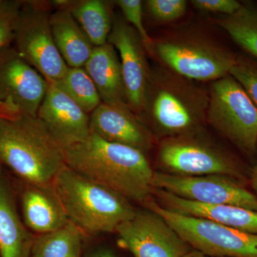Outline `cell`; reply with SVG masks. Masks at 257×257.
Masks as SVG:
<instances>
[{"instance_id": "obj_1", "label": "cell", "mask_w": 257, "mask_h": 257, "mask_svg": "<svg viewBox=\"0 0 257 257\" xmlns=\"http://www.w3.org/2000/svg\"><path fill=\"white\" fill-rule=\"evenodd\" d=\"M65 165L128 201L144 205L153 198V170L144 152L109 143L94 133L64 149Z\"/></svg>"}, {"instance_id": "obj_2", "label": "cell", "mask_w": 257, "mask_h": 257, "mask_svg": "<svg viewBox=\"0 0 257 257\" xmlns=\"http://www.w3.org/2000/svg\"><path fill=\"white\" fill-rule=\"evenodd\" d=\"M209 92L163 66L152 69L145 117L152 133L163 139L200 133L207 122Z\"/></svg>"}, {"instance_id": "obj_3", "label": "cell", "mask_w": 257, "mask_h": 257, "mask_svg": "<svg viewBox=\"0 0 257 257\" xmlns=\"http://www.w3.org/2000/svg\"><path fill=\"white\" fill-rule=\"evenodd\" d=\"M0 162L30 185H47L65 166L64 149L37 116H0Z\"/></svg>"}, {"instance_id": "obj_4", "label": "cell", "mask_w": 257, "mask_h": 257, "mask_svg": "<svg viewBox=\"0 0 257 257\" xmlns=\"http://www.w3.org/2000/svg\"><path fill=\"white\" fill-rule=\"evenodd\" d=\"M51 184L67 219L82 232H115L120 224L136 214L126 198L66 165Z\"/></svg>"}, {"instance_id": "obj_5", "label": "cell", "mask_w": 257, "mask_h": 257, "mask_svg": "<svg viewBox=\"0 0 257 257\" xmlns=\"http://www.w3.org/2000/svg\"><path fill=\"white\" fill-rule=\"evenodd\" d=\"M151 55L161 65L194 82H212L229 75L237 57L212 40L192 34L153 40Z\"/></svg>"}, {"instance_id": "obj_6", "label": "cell", "mask_w": 257, "mask_h": 257, "mask_svg": "<svg viewBox=\"0 0 257 257\" xmlns=\"http://www.w3.org/2000/svg\"><path fill=\"white\" fill-rule=\"evenodd\" d=\"M207 122L244 155H256L257 107L229 74L211 82Z\"/></svg>"}, {"instance_id": "obj_7", "label": "cell", "mask_w": 257, "mask_h": 257, "mask_svg": "<svg viewBox=\"0 0 257 257\" xmlns=\"http://www.w3.org/2000/svg\"><path fill=\"white\" fill-rule=\"evenodd\" d=\"M162 216L196 251L211 257H257V234L203 218L182 215L161 207L152 198L144 204Z\"/></svg>"}, {"instance_id": "obj_8", "label": "cell", "mask_w": 257, "mask_h": 257, "mask_svg": "<svg viewBox=\"0 0 257 257\" xmlns=\"http://www.w3.org/2000/svg\"><path fill=\"white\" fill-rule=\"evenodd\" d=\"M15 29V48L48 83L58 82L69 67L61 56L52 35V3L25 2Z\"/></svg>"}, {"instance_id": "obj_9", "label": "cell", "mask_w": 257, "mask_h": 257, "mask_svg": "<svg viewBox=\"0 0 257 257\" xmlns=\"http://www.w3.org/2000/svg\"><path fill=\"white\" fill-rule=\"evenodd\" d=\"M198 134L163 139L157 155L160 172L183 177H241V169L234 157L210 142L198 138Z\"/></svg>"}, {"instance_id": "obj_10", "label": "cell", "mask_w": 257, "mask_h": 257, "mask_svg": "<svg viewBox=\"0 0 257 257\" xmlns=\"http://www.w3.org/2000/svg\"><path fill=\"white\" fill-rule=\"evenodd\" d=\"M49 83L15 47L0 50V107L5 117L37 116Z\"/></svg>"}, {"instance_id": "obj_11", "label": "cell", "mask_w": 257, "mask_h": 257, "mask_svg": "<svg viewBox=\"0 0 257 257\" xmlns=\"http://www.w3.org/2000/svg\"><path fill=\"white\" fill-rule=\"evenodd\" d=\"M152 187L206 205H234L257 211L253 193L228 176L183 177L155 171Z\"/></svg>"}, {"instance_id": "obj_12", "label": "cell", "mask_w": 257, "mask_h": 257, "mask_svg": "<svg viewBox=\"0 0 257 257\" xmlns=\"http://www.w3.org/2000/svg\"><path fill=\"white\" fill-rule=\"evenodd\" d=\"M119 243L135 257H184L191 251L162 216L155 211H137L116 228Z\"/></svg>"}, {"instance_id": "obj_13", "label": "cell", "mask_w": 257, "mask_h": 257, "mask_svg": "<svg viewBox=\"0 0 257 257\" xmlns=\"http://www.w3.org/2000/svg\"><path fill=\"white\" fill-rule=\"evenodd\" d=\"M107 42L119 52L126 100L138 116L143 110L152 72L146 50L138 32L121 19L113 24Z\"/></svg>"}, {"instance_id": "obj_14", "label": "cell", "mask_w": 257, "mask_h": 257, "mask_svg": "<svg viewBox=\"0 0 257 257\" xmlns=\"http://www.w3.org/2000/svg\"><path fill=\"white\" fill-rule=\"evenodd\" d=\"M37 117L64 150L82 143L91 133L90 116L52 83H49Z\"/></svg>"}, {"instance_id": "obj_15", "label": "cell", "mask_w": 257, "mask_h": 257, "mask_svg": "<svg viewBox=\"0 0 257 257\" xmlns=\"http://www.w3.org/2000/svg\"><path fill=\"white\" fill-rule=\"evenodd\" d=\"M90 131L109 143L119 144L146 153L153 145L154 135L130 109L101 103L91 113Z\"/></svg>"}, {"instance_id": "obj_16", "label": "cell", "mask_w": 257, "mask_h": 257, "mask_svg": "<svg viewBox=\"0 0 257 257\" xmlns=\"http://www.w3.org/2000/svg\"><path fill=\"white\" fill-rule=\"evenodd\" d=\"M152 196L161 207L167 210L209 219L243 232L257 234V211L234 205H206L160 189L154 188Z\"/></svg>"}, {"instance_id": "obj_17", "label": "cell", "mask_w": 257, "mask_h": 257, "mask_svg": "<svg viewBox=\"0 0 257 257\" xmlns=\"http://www.w3.org/2000/svg\"><path fill=\"white\" fill-rule=\"evenodd\" d=\"M84 69L95 84L102 103L130 109L120 60L116 49L111 44L107 42L101 46L94 47Z\"/></svg>"}, {"instance_id": "obj_18", "label": "cell", "mask_w": 257, "mask_h": 257, "mask_svg": "<svg viewBox=\"0 0 257 257\" xmlns=\"http://www.w3.org/2000/svg\"><path fill=\"white\" fill-rule=\"evenodd\" d=\"M29 185L23 193L22 205L24 220L30 229L44 234L68 224L69 221L52 184Z\"/></svg>"}, {"instance_id": "obj_19", "label": "cell", "mask_w": 257, "mask_h": 257, "mask_svg": "<svg viewBox=\"0 0 257 257\" xmlns=\"http://www.w3.org/2000/svg\"><path fill=\"white\" fill-rule=\"evenodd\" d=\"M52 35L57 49L69 67H84L94 46L68 9L50 15Z\"/></svg>"}, {"instance_id": "obj_20", "label": "cell", "mask_w": 257, "mask_h": 257, "mask_svg": "<svg viewBox=\"0 0 257 257\" xmlns=\"http://www.w3.org/2000/svg\"><path fill=\"white\" fill-rule=\"evenodd\" d=\"M57 9H68L93 46L107 43L111 27L109 3L102 0H80L52 2Z\"/></svg>"}, {"instance_id": "obj_21", "label": "cell", "mask_w": 257, "mask_h": 257, "mask_svg": "<svg viewBox=\"0 0 257 257\" xmlns=\"http://www.w3.org/2000/svg\"><path fill=\"white\" fill-rule=\"evenodd\" d=\"M32 246L9 187L0 178V257H29Z\"/></svg>"}, {"instance_id": "obj_22", "label": "cell", "mask_w": 257, "mask_h": 257, "mask_svg": "<svg viewBox=\"0 0 257 257\" xmlns=\"http://www.w3.org/2000/svg\"><path fill=\"white\" fill-rule=\"evenodd\" d=\"M82 232L72 223L60 229L40 234L32 243L35 257H80Z\"/></svg>"}, {"instance_id": "obj_23", "label": "cell", "mask_w": 257, "mask_h": 257, "mask_svg": "<svg viewBox=\"0 0 257 257\" xmlns=\"http://www.w3.org/2000/svg\"><path fill=\"white\" fill-rule=\"evenodd\" d=\"M231 40L257 60V9L243 5L235 14L216 19Z\"/></svg>"}, {"instance_id": "obj_24", "label": "cell", "mask_w": 257, "mask_h": 257, "mask_svg": "<svg viewBox=\"0 0 257 257\" xmlns=\"http://www.w3.org/2000/svg\"><path fill=\"white\" fill-rule=\"evenodd\" d=\"M52 84L65 93L87 114L92 113L102 103L95 84L84 67H69L63 78Z\"/></svg>"}, {"instance_id": "obj_25", "label": "cell", "mask_w": 257, "mask_h": 257, "mask_svg": "<svg viewBox=\"0 0 257 257\" xmlns=\"http://www.w3.org/2000/svg\"><path fill=\"white\" fill-rule=\"evenodd\" d=\"M229 75L241 84L257 107V60L245 56H237Z\"/></svg>"}, {"instance_id": "obj_26", "label": "cell", "mask_w": 257, "mask_h": 257, "mask_svg": "<svg viewBox=\"0 0 257 257\" xmlns=\"http://www.w3.org/2000/svg\"><path fill=\"white\" fill-rule=\"evenodd\" d=\"M147 11L151 18L160 23H170L183 17L187 11L185 0H147Z\"/></svg>"}, {"instance_id": "obj_27", "label": "cell", "mask_w": 257, "mask_h": 257, "mask_svg": "<svg viewBox=\"0 0 257 257\" xmlns=\"http://www.w3.org/2000/svg\"><path fill=\"white\" fill-rule=\"evenodd\" d=\"M119 6L125 19L135 31L143 42L145 50L151 54L153 40L147 33L143 23V3L140 0H118L115 2Z\"/></svg>"}, {"instance_id": "obj_28", "label": "cell", "mask_w": 257, "mask_h": 257, "mask_svg": "<svg viewBox=\"0 0 257 257\" xmlns=\"http://www.w3.org/2000/svg\"><path fill=\"white\" fill-rule=\"evenodd\" d=\"M23 2L10 1L0 10V50L14 41L15 29Z\"/></svg>"}, {"instance_id": "obj_29", "label": "cell", "mask_w": 257, "mask_h": 257, "mask_svg": "<svg viewBox=\"0 0 257 257\" xmlns=\"http://www.w3.org/2000/svg\"><path fill=\"white\" fill-rule=\"evenodd\" d=\"M191 3L196 9L219 13L224 16L235 14L243 6V4L235 0H192Z\"/></svg>"}, {"instance_id": "obj_30", "label": "cell", "mask_w": 257, "mask_h": 257, "mask_svg": "<svg viewBox=\"0 0 257 257\" xmlns=\"http://www.w3.org/2000/svg\"><path fill=\"white\" fill-rule=\"evenodd\" d=\"M251 182L252 188L255 192L254 194L257 197V163L255 165L254 168H253L252 174H251Z\"/></svg>"}, {"instance_id": "obj_31", "label": "cell", "mask_w": 257, "mask_h": 257, "mask_svg": "<svg viewBox=\"0 0 257 257\" xmlns=\"http://www.w3.org/2000/svg\"><path fill=\"white\" fill-rule=\"evenodd\" d=\"M91 257H115L111 251H107V250H103V251H99L98 252L94 253Z\"/></svg>"}, {"instance_id": "obj_32", "label": "cell", "mask_w": 257, "mask_h": 257, "mask_svg": "<svg viewBox=\"0 0 257 257\" xmlns=\"http://www.w3.org/2000/svg\"><path fill=\"white\" fill-rule=\"evenodd\" d=\"M184 257H211L207 256V255L204 254V253L199 252V251H190L188 253L185 255Z\"/></svg>"}, {"instance_id": "obj_33", "label": "cell", "mask_w": 257, "mask_h": 257, "mask_svg": "<svg viewBox=\"0 0 257 257\" xmlns=\"http://www.w3.org/2000/svg\"><path fill=\"white\" fill-rule=\"evenodd\" d=\"M10 1H5V0H0V10L3 9L7 5H8Z\"/></svg>"}, {"instance_id": "obj_34", "label": "cell", "mask_w": 257, "mask_h": 257, "mask_svg": "<svg viewBox=\"0 0 257 257\" xmlns=\"http://www.w3.org/2000/svg\"><path fill=\"white\" fill-rule=\"evenodd\" d=\"M0 116H5L4 111H3L1 107H0Z\"/></svg>"}, {"instance_id": "obj_35", "label": "cell", "mask_w": 257, "mask_h": 257, "mask_svg": "<svg viewBox=\"0 0 257 257\" xmlns=\"http://www.w3.org/2000/svg\"><path fill=\"white\" fill-rule=\"evenodd\" d=\"M29 257H35V256H34V255H32V256H29Z\"/></svg>"}]
</instances>
